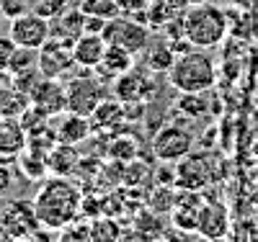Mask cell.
<instances>
[{
  "instance_id": "obj_1",
  "label": "cell",
  "mask_w": 258,
  "mask_h": 242,
  "mask_svg": "<svg viewBox=\"0 0 258 242\" xmlns=\"http://www.w3.org/2000/svg\"><path fill=\"white\" fill-rule=\"evenodd\" d=\"M83 196L85 191L64 175H49L34 196V211L41 227L59 232L78 219H83Z\"/></svg>"
},
{
  "instance_id": "obj_2",
  "label": "cell",
  "mask_w": 258,
  "mask_h": 242,
  "mask_svg": "<svg viewBox=\"0 0 258 242\" xmlns=\"http://www.w3.org/2000/svg\"><path fill=\"white\" fill-rule=\"evenodd\" d=\"M168 83L176 93H202L212 91L217 83V64H214L209 49L194 47L176 57L173 67L168 70Z\"/></svg>"
},
{
  "instance_id": "obj_3",
  "label": "cell",
  "mask_w": 258,
  "mask_h": 242,
  "mask_svg": "<svg viewBox=\"0 0 258 242\" xmlns=\"http://www.w3.org/2000/svg\"><path fill=\"white\" fill-rule=\"evenodd\" d=\"M183 21H186V39L194 44V47H199V49L220 47L222 39L230 31L227 13L220 6H214L212 0L209 3H202V6L186 8Z\"/></svg>"
},
{
  "instance_id": "obj_4",
  "label": "cell",
  "mask_w": 258,
  "mask_h": 242,
  "mask_svg": "<svg viewBox=\"0 0 258 242\" xmlns=\"http://www.w3.org/2000/svg\"><path fill=\"white\" fill-rule=\"evenodd\" d=\"M75 72L68 83V111L73 114H83V116H91L96 108L111 96V88L109 83H103L93 70H83Z\"/></svg>"
},
{
  "instance_id": "obj_5",
  "label": "cell",
  "mask_w": 258,
  "mask_h": 242,
  "mask_svg": "<svg viewBox=\"0 0 258 242\" xmlns=\"http://www.w3.org/2000/svg\"><path fill=\"white\" fill-rule=\"evenodd\" d=\"M153 29L142 21H137L135 16H116L106 21L103 29V39L106 44H116V47H124L132 54H142L147 49V44L153 41Z\"/></svg>"
},
{
  "instance_id": "obj_6",
  "label": "cell",
  "mask_w": 258,
  "mask_h": 242,
  "mask_svg": "<svg viewBox=\"0 0 258 242\" xmlns=\"http://www.w3.org/2000/svg\"><path fill=\"white\" fill-rule=\"evenodd\" d=\"M150 149H153V157L158 163H173L176 165L178 160H183L186 155L194 152V134L186 126L165 124L153 134Z\"/></svg>"
},
{
  "instance_id": "obj_7",
  "label": "cell",
  "mask_w": 258,
  "mask_h": 242,
  "mask_svg": "<svg viewBox=\"0 0 258 242\" xmlns=\"http://www.w3.org/2000/svg\"><path fill=\"white\" fill-rule=\"evenodd\" d=\"M8 36L18 44V47L41 49L52 36V24H49L47 16H41L36 11H26V13L11 18Z\"/></svg>"
},
{
  "instance_id": "obj_8",
  "label": "cell",
  "mask_w": 258,
  "mask_h": 242,
  "mask_svg": "<svg viewBox=\"0 0 258 242\" xmlns=\"http://www.w3.org/2000/svg\"><path fill=\"white\" fill-rule=\"evenodd\" d=\"M214 157L209 152H191L176 163V186L186 191H204L214 181Z\"/></svg>"
},
{
  "instance_id": "obj_9",
  "label": "cell",
  "mask_w": 258,
  "mask_h": 242,
  "mask_svg": "<svg viewBox=\"0 0 258 242\" xmlns=\"http://www.w3.org/2000/svg\"><path fill=\"white\" fill-rule=\"evenodd\" d=\"M155 72H150L147 67H135L124 72L121 77H116L111 83V96L119 98L121 103H145L155 96L158 83L153 77Z\"/></svg>"
},
{
  "instance_id": "obj_10",
  "label": "cell",
  "mask_w": 258,
  "mask_h": 242,
  "mask_svg": "<svg viewBox=\"0 0 258 242\" xmlns=\"http://www.w3.org/2000/svg\"><path fill=\"white\" fill-rule=\"evenodd\" d=\"M75 67L78 64H75V57H73V41L49 36V41L39 49V70L44 77L62 80V77L73 75Z\"/></svg>"
},
{
  "instance_id": "obj_11",
  "label": "cell",
  "mask_w": 258,
  "mask_h": 242,
  "mask_svg": "<svg viewBox=\"0 0 258 242\" xmlns=\"http://www.w3.org/2000/svg\"><path fill=\"white\" fill-rule=\"evenodd\" d=\"M0 227H6L13 239H24L26 234H31L34 229H39V219H36V211H34V201L29 199H13L3 206L0 211Z\"/></svg>"
},
{
  "instance_id": "obj_12",
  "label": "cell",
  "mask_w": 258,
  "mask_h": 242,
  "mask_svg": "<svg viewBox=\"0 0 258 242\" xmlns=\"http://www.w3.org/2000/svg\"><path fill=\"white\" fill-rule=\"evenodd\" d=\"M29 101L34 108H39L49 119L62 116L68 111V85L62 80H54V77H41L36 83V88L29 93Z\"/></svg>"
},
{
  "instance_id": "obj_13",
  "label": "cell",
  "mask_w": 258,
  "mask_h": 242,
  "mask_svg": "<svg viewBox=\"0 0 258 242\" xmlns=\"http://www.w3.org/2000/svg\"><path fill=\"white\" fill-rule=\"evenodd\" d=\"M202 206H204V196H202V191H186V188H178L176 206H173V211L168 214L170 227H178V229H183V232L197 234V224H199Z\"/></svg>"
},
{
  "instance_id": "obj_14",
  "label": "cell",
  "mask_w": 258,
  "mask_h": 242,
  "mask_svg": "<svg viewBox=\"0 0 258 242\" xmlns=\"http://www.w3.org/2000/svg\"><path fill=\"white\" fill-rule=\"evenodd\" d=\"M88 119H91V126H93V137H114L126 124L124 103L119 98L109 96Z\"/></svg>"
},
{
  "instance_id": "obj_15",
  "label": "cell",
  "mask_w": 258,
  "mask_h": 242,
  "mask_svg": "<svg viewBox=\"0 0 258 242\" xmlns=\"http://www.w3.org/2000/svg\"><path fill=\"white\" fill-rule=\"evenodd\" d=\"M29 147V134L21 119H0V163H16Z\"/></svg>"
},
{
  "instance_id": "obj_16",
  "label": "cell",
  "mask_w": 258,
  "mask_h": 242,
  "mask_svg": "<svg viewBox=\"0 0 258 242\" xmlns=\"http://www.w3.org/2000/svg\"><path fill=\"white\" fill-rule=\"evenodd\" d=\"M230 229V214L227 206L220 201H204L199 224H197V237H212V239H225Z\"/></svg>"
},
{
  "instance_id": "obj_17",
  "label": "cell",
  "mask_w": 258,
  "mask_h": 242,
  "mask_svg": "<svg viewBox=\"0 0 258 242\" xmlns=\"http://www.w3.org/2000/svg\"><path fill=\"white\" fill-rule=\"evenodd\" d=\"M106 39L103 34H80L75 41H73V57H75V64L83 70H96L103 54H106Z\"/></svg>"
},
{
  "instance_id": "obj_18",
  "label": "cell",
  "mask_w": 258,
  "mask_h": 242,
  "mask_svg": "<svg viewBox=\"0 0 258 242\" xmlns=\"http://www.w3.org/2000/svg\"><path fill=\"white\" fill-rule=\"evenodd\" d=\"M135 57L137 54H132V52H126L124 47H116V44H109L106 47V54H103V59H101V64L93 70L103 83H114L116 77H121L124 72H129L135 67Z\"/></svg>"
},
{
  "instance_id": "obj_19",
  "label": "cell",
  "mask_w": 258,
  "mask_h": 242,
  "mask_svg": "<svg viewBox=\"0 0 258 242\" xmlns=\"http://www.w3.org/2000/svg\"><path fill=\"white\" fill-rule=\"evenodd\" d=\"M18 170L24 173L26 181H47L49 178V149L39 147V144H29L24 152L18 155Z\"/></svg>"
},
{
  "instance_id": "obj_20",
  "label": "cell",
  "mask_w": 258,
  "mask_h": 242,
  "mask_svg": "<svg viewBox=\"0 0 258 242\" xmlns=\"http://www.w3.org/2000/svg\"><path fill=\"white\" fill-rule=\"evenodd\" d=\"M54 134H57V142L62 144H80L85 142L88 137H93V126H91V119L88 116H83V114H73V111H64L57 129H54Z\"/></svg>"
},
{
  "instance_id": "obj_21",
  "label": "cell",
  "mask_w": 258,
  "mask_h": 242,
  "mask_svg": "<svg viewBox=\"0 0 258 242\" xmlns=\"http://www.w3.org/2000/svg\"><path fill=\"white\" fill-rule=\"evenodd\" d=\"M176 62V52L170 47L168 39H158V41H150L147 49H145V67L155 75H168V70L173 67Z\"/></svg>"
},
{
  "instance_id": "obj_22",
  "label": "cell",
  "mask_w": 258,
  "mask_h": 242,
  "mask_svg": "<svg viewBox=\"0 0 258 242\" xmlns=\"http://www.w3.org/2000/svg\"><path fill=\"white\" fill-rule=\"evenodd\" d=\"M49 24H52V36L64 39V41H75L83 34L85 13H83V8H70V11L49 18Z\"/></svg>"
},
{
  "instance_id": "obj_23",
  "label": "cell",
  "mask_w": 258,
  "mask_h": 242,
  "mask_svg": "<svg viewBox=\"0 0 258 242\" xmlns=\"http://www.w3.org/2000/svg\"><path fill=\"white\" fill-rule=\"evenodd\" d=\"M80 163V155L75 144H62L57 142L52 149H49V173L52 175H64V178H73V173Z\"/></svg>"
},
{
  "instance_id": "obj_24",
  "label": "cell",
  "mask_w": 258,
  "mask_h": 242,
  "mask_svg": "<svg viewBox=\"0 0 258 242\" xmlns=\"http://www.w3.org/2000/svg\"><path fill=\"white\" fill-rule=\"evenodd\" d=\"M129 227H132L137 234H142L147 242H155V239L168 229L163 214H158V211H153V209H147V206H142V209L132 216V224H129Z\"/></svg>"
},
{
  "instance_id": "obj_25",
  "label": "cell",
  "mask_w": 258,
  "mask_h": 242,
  "mask_svg": "<svg viewBox=\"0 0 258 242\" xmlns=\"http://www.w3.org/2000/svg\"><path fill=\"white\" fill-rule=\"evenodd\" d=\"M29 106V96L21 93L16 85H0V119H21Z\"/></svg>"
},
{
  "instance_id": "obj_26",
  "label": "cell",
  "mask_w": 258,
  "mask_h": 242,
  "mask_svg": "<svg viewBox=\"0 0 258 242\" xmlns=\"http://www.w3.org/2000/svg\"><path fill=\"white\" fill-rule=\"evenodd\" d=\"M176 199H178V186L155 183L145 196V206L163 214V216H168L170 211H173V206H176Z\"/></svg>"
},
{
  "instance_id": "obj_27",
  "label": "cell",
  "mask_w": 258,
  "mask_h": 242,
  "mask_svg": "<svg viewBox=\"0 0 258 242\" xmlns=\"http://www.w3.org/2000/svg\"><path fill=\"white\" fill-rule=\"evenodd\" d=\"M88 227H91V242H119L121 234H124L119 219L106 216V214L88 219Z\"/></svg>"
},
{
  "instance_id": "obj_28",
  "label": "cell",
  "mask_w": 258,
  "mask_h": 242,
  "mask_svg": "<svg viewBox=\"0 0 258 242\" xmlns=\"http://www.w3.org/2000/svg\"><path fill=\"white\" fill-rule=\"evenodd\" d=\"M106 157H111L116 163H132L140 157V147L135 142V137H129V134H114L109 139V152H106Z\"/></svg>"
},
{
  "instance_id": "obj_29",
  "label": "cell",
  "mask_w": 258,
  "mask_h": 242,
  "mask_svg": "<svg viewBox=\"0 0 258 242\" xmlns=\"http://www.w3.org/2000/svg\"><path fill=\"white\" fill-rule=\"evenodd\" d=\"M176 108L188 119H202L209 114V91L202 93H181Z\"/></svg>"
},
{
  "instance_id": "obj_30",
  "label": "cell",
  "mask_w": 258,
  "mask_h": 242,
  "mask_svg": "<svg viewBox=\"0 0 258 242\" xmlns=\"http://www.w3.org/2000/svg\"><path fill=\"white\" fill-rule=\"evenodd\" d=\"M29 70H39V49H29V47H16L11 67H8V77L29 72Z\"/></svg>"
},
{
  "instance_id": "obj_31",
  "label": "cell",
  "mask_w": 258,
  "mask_h": 242,
  "mask_svg": "<svg viewBox=\"0 0 258 242\" xmlns=\"http://www.w3.org/2000/svg\"><path fill=\"white\" fill-rule=\"evenodd\" d=\"M80 8H83V13L101 16V18H116V16H121L116 0H80Z\"/></svg>"
},
{
  "instance_id": "obj_32",
  "label": "cell",
  "mask_w": 258,
  "mask_h": 242,
  "mask_svg": "<svg viewBox=\"0 0 258 242\" xmlns=\"http://www.w3.org/2000/svg\"><path fill=\"white\" fill-rule=\"evenodd\" d=\"M54 242H91V227L88 222H73L68 227H62L59 229V237Z\"/></svg>"
},
{
  "instance_id": "obj_33",
  "label": "cell",
  "mask_w": 258,
  "mask_h": 242,
  "mask_svg": "<svg viewBox=\"0 0 258 242\" xmlns=\"http://www.w3.org/2000/svg\"><path fill=\"white\" fill-rule=\"evenodd\" d=\"M16 47H18V44L8 34H0V75H8V67H11V59H13Z\"/></svg>"
},
{
  "instance_id": "obj_34",
  "label": "cell",
  "mask_w": 258,
  "mask_h": 242,
  "mask_svg": "<svg viewBox=\"0 0 258 242\" xmlns=\"http://www.w3.org/2000/svg\"><path fill=\"white\" fill-rule=\"evenodd\" d=\"M155 242H197V234L183 232V229H178V227H168Z\"/></svg>"
},
{
  "instance_id": "obj_35",
  "label": "cell",
  "mask_w": 258,
  "mask_h": 242,
  "mask_svg": "<svg viewBox=\"0 0 258 242\" xmlns=\"http://www.w3.org/2000/svg\"><path fill=\"white\" fill-rule=\"evenodd\" d=\"M116 3H119L121 16H137L140 11H145V8H147L150 0H116Z\"/></svg>"
},
{
  "instance_id": "obj_36",
  "label": "cell",
  "mask_w": 258,
  "mask_h": 242,
  "mask_svg": "<svg viewBox=\"0 0 258 242\" xmlns=\"http://www.w3.org/2000/svg\"><path fill=\"white\" fill-rule=\"evenodd\" d=\"M13 188V173H11V165L8 163H0V199L6 193H11Z\"/></svg>"
},
{
  "instance_id": "obj_37",
  "label": "cell",
  "mask_w": 258,
  "mask_h": 242,
  "mask_svg": "<svg viewBox=\"0 0 258 242\" xmlns=\"http://www.w3.org/2000/svg\"><path fill=\"white\" fill-rule=\"evenodd\" d=\"M18 242H52V229L39 227V229H34L31 234H26L24 239H18Z\"/></svg>"
},
{
  "instance_id": "obj_38",
  "label": "cell",
  "mask_w": 258,
  "mask_h": 242,
  "mask_svg": "<svg viewBox=\"0 0 258 242\" xmlns=\"http://www.w3.org/2000/svg\"><path fill=\"white\" fill-rule=\"evenodd\" d=\"M3 11L8 18H16V16H21V13H26V6L24 3H18V0H3Z\"/></svg>"
},
{
  "instance_id": "obj_39",
  "label": "cell",
  "mask_w": 258,
  "mask_h": 242,
  "mask_svg": "<svg viewBox=\"0 0 258 242\" xmlns=\"http://www.w3.org/2000/svg\"><path fill=\"white\" fill-rule=\"evenodd\" d=\"M0 242H16V239H13V234H11L6 227H0Z\"/></svg>"
},
{
  "instance_id": "obj_40",
  "label": "cell",
  "mask_w": 258,
  "mask_h": 242,
  "mask_svg": "<svg viewBox=\"0 0 258 242\" xmlns=\"http://www.w3.org/2000/svg\"><path fill=\"white\" fill-rule=\"evenodd\" d=\"M188 6H202V3H209V0H186Z\"/></svg>"
},
{
  "instance_id": "obj_41",
  "label": "cell",
  "mask_w": 258,
  "mask_h": 242,
  "mask_svg": "<svg viewBox=\"0 0 258 242\" xmlns=\"http://www.w3.org/2000/svg\"><path fill=\"white\" fill-rule=\"evenodd\" d=\"M197 242H222V239H212V237H199Z\"/></svg>"
}]
</instances>
